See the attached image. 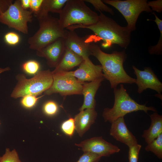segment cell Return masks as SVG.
Returning <instances> with one entry per match:
<instances>
[{
  "label": "cell",
  "mask_w": 162,
  "mask_h": 162,
  "mask_svg": "<svg viewBox=\"0 0 162 162\" xmlns=\"http://www.w3.org/2000/svg\"><path fill=\"white\" fill-rule=\"evenodd\" d=\"M90 50L91 55L96 58L101 64L104 77L109 81L111 88H116L120 83H136V79L129 75L124 68L123 63L127 58L125 50L107 53L94 43L91 44Z\"/></svg>",
  "instance_id": "cell-1"
},
{
  "label": "cell",
  "mask_w": 162,
  "mask_h": 162,
  "mask_svg": "<svg viewBox=\"0 0 162 162\" xmlns=\"http://www.w3.org/2000/svg\"><path fill=\"white\" fill-rule=\"evenodd\" d=\"M99 12L98 20L93 24L75 25L66 29L74 31L79 28L89 29L103 41L101 46L103 47L108 48L113 44H116L126 49L130 42L131 32L126 26H120L112 19L107 16L100 11Z\"/></svg>",
  "instance_id": "cell-2"
},
{
  "label": "cell",
  "mask_w": 162,
  "mask_h": 162,
  "mask_svg": "<svg viewBox=\"0 0 162 162\" xmlns=\"http://www.w3.org/2000/svg\"><path fill=\"white\" fill-rule=\"evenodd\" d=\"M36 17L39 28L34 35L28 39L30 49L37 50L59 38H66L68 30L60 27L58 19L49 14L40 15Z\"/></svg>",
  "instance_id": "cell-3"
},
{
  "label": "cell",
  "mask_w": 162,
  "mask_h": 162,
  "mask_svg": "<svg viewBox=\"0 0 162 162\" xmlns=\"http://www.w3.org/2000/svg\"><path fill=\"white\" fill-rule=\"evenodd\" d=\"M59 15V25L63 29L75 25H92L99 17L83 0H68Z\"/></svg>",
  "instance_id": "cell-4"
},
{
  "label": "cell",
  "mask_w": 162,
  "mask_h": 162,
  "mask_svg": "<svg viewBox=\"0 0 162 162\" xmlns=\"http://www.w3.org/2000/svg\"><path fill=\"white\" fill-rule=\"evenodd\" d=\"M114 102L112 108H105L102 116L105 122L111 123L118 118L124 117L127 114L138 111H142L147 113L148 111L157 112L153 106H147L140 104L132 99L127 92L122 84L119 88H114Z\"/></svg>",
  "instance_id": "cell-5"
},
{
  "label": "cell",
  "mask_w": 162,
  "mask_h": 162,
  "mask_svg": "<svg viewBox=\"0 0 162 162\" xmlns=\"http://www.w3.org/2000/svg\"><path fill=\"white\" fill-rule=\"evenodd\" d=\"M16 78L18 82L11 94L14 98L31 95L37 96L48 89L53 82V74L50 70L39 71L34 76L27 79L23 74Z\"/></svg>",
  "instance_id": "cell-6"
},
{
  "label": "cell",
  "mask_w": 162,
  "mask_h": 162,
  "mask_svg": "<svg viewBox=\"0 0 162 162\" xmlns=\"http://www.w3.org/2000/svg\"><path fill=\"white\" fill-rule=\"evenodd\" d=\"M105 3L117 10L123 16L127 23L126 26L131 32L136 29V24L140 14L142 12L151 13L147 0H104Z\"/></svg>",
  "instance_id": "cell-7"
},
{
  "label": "cell",
  "mask_w": 162,
  "mask_h": 162,
  "mask_svg": "<svg viewBox=\"0 0 162 162\" xmlns=\"http://www.w3.org/2000/svg\"><path fill=\"white\" fill-rule=\"evenodd\" d=\"M32 14L30 10L22 7L20 0H16L10 5L4 13L0 15V22L9 28L27 34L28 33L27 24L32 22Z\"/></svg>",
  "instance_id": "cell-8"
},
{
  "label": "cell",
  "mask_w": 162,
  "mask_h": 162,
  "mask_svg": "<svg viewBox=\"0 0 162 162\" xmlns=\"http://www.w3.org/2000/svg\"><path fill=\"white\" fill-rule=\"evenodd\" d=\"M53 74V82L45 95L59 93L62 96L82 94V84L75 77L72 71H61Z\"/></svg>",
  "instance_id": "cell-9"
},
{
  "label": "cell",
  "mask_w": 162,
  "mask_h": 162,
  "mask_svg": "<svg viewBox=\"0 0 162 162\" xmlns=\"http://www.w3.org/2000/svg\"><path fill=\"white\" fill-rule=\"evenodd\" d=\"M75 145L80 148L83 152H90L101 157L109 156L120 150L117 146L107 142L101 136L86 139Z\"/></svg>",
  "instance_id": "cell-10"
},
{
  "label": "cell",
  "mask_w": 162,
  "mask_h": 162,
  "mask_svg": "<svg viewBox=\"0 0 162 162\" xmlns=\"http://www.w3.org/2000/svg\"><path fill=\"white\" fill-rule=\"evenodd\" d=\"M134 73L136 77V84L138 88L137 92L140 94L148 88L156 91L158 95H162V83L149 67H145L144 70H141L135 66H132Z\"/></svg>",
  "instance_id": "cell-11"
},
{
  "label": "cell",
  "mask_w": 162,
  "mask_h": 162,
  "mask_svg": "<svg viewBox=\"0 0 162 162\" xmlns=\"http://www.w3.org/2000/svg\"><path fill=\"white\" fill-rule=\"evenodd\" d=\"M93 36L86 35L81 37L74 30H68L67 35L64 39L66 47L82 57L84 60L89 58L91 55L90 46L94 40Z\"/></svg>",
  "instance_id": "cell-12"
},
{
  "label": "cell",
  "mask_w": 162,
  "mask_h": 162,
  "mask_svg": "<svg viewBox=\"0 0 162 162\" xmlns=\"http://www.w3.org/2000/svg\"><path fill=\"white\" fill-rule=\"evenodd\" d=\"M66 48L64 38H60L37 50L36 54L45 58L49 67L55 68L62 59Z\"/></svg>",
  "instance_id": "cell-13"
},
{
  "label": "cell",
  "mask_w": 162,
  "mask_h": 162,
  "mask_svg": "<svg viewBox=\"0 0 162 162\" xmlns=\"http://www.w3.org/2000/svg\"><path fill=\"white\" fill-rule=\"evenodd\" d=\"M72 72L74 76L82 83L104 77L101 65L94 64L89 58L84 60L79 68Z\"/></svg>",
  "instance_id": "cell-14"
},
{
  "label": "cell",
  "mask_w": 162,
  "mask_h": 162,
  "mask_svg": "<svg viewBox=\"0 0 162 162\" xmlns=\"http://www.w3.org/2000/svg\"><path fill=\"white\" fill-rule=\"evenodd\" d=\"M111 123L110 134L115 139L128 147L138 144L136 138L127 128L124 117L119 118Z\"/></svg>",
  "instance_id": "cell-15"
},
{
  "label": "cell",
  "mask_w": 162,
  "mask_h": 162,
  "mask_svg": "<svg viewBox=\"0 0 162 162\" xmlns=\"http://www.w3.org/2000/svg\"><path fill=\"white\" fill-rule=\"evenodd\" d=\"M98 114L94 109H87L80 111L74 118L75 130L80 137L90 129L95 122Z\"/></svg>",
  "instance_id": "cell-16"
},
{
  "label": "cell",
  "mask_w": 162,
  "mask_h": 162,
  "mask_svg": "<svg viewBox=\"0 0 162 162\" xmlns=\"http://www.w3.org/2000/svg\"><path fill=\"white\" fill-rule=\"evenodd\" d=\"M104 79V78L103 77L89 83H83L82 94L84 96V101L82 105L79 109L80 111L87 109H95L96 101L95 97L101 83Z\"/></svg>",
  "instance_id": "cell-17"
},
{
  "label": "cell",
  "mask_w": 162,
  "mask_h": 162,
  "mask_svg": "<svg viewBox=\"0 0 162 162\" xmlns=\"http://www.w3.org/2000/svg\"><path fill=\"white\" fill-rule=\"evenodd\" d=\"M83 60L82 57L66 48L62 59L54 70L52 71V73L68 71L74 67L79 66Z\"/></svg>",
  "instance_id": "cell-18"
},
{
  "label": "cell",
  "mask_w": 162,
  "mask_h": 162,
  "mask_svg": "<svg viewBox=\"0 0 162 162\" xmlns=\"http://www.w3.org/2000/svg\"><path fill=\"white\" fill-rule=\"evenodd\" d=\"M150 116L151 121L150 125L148 129L144 131L142 136L147 144L162 133V116L155 112Z\"/></svg>",
  "instance_id": "cell-19"
},
{
  "label": "cell",
  "mask_w": 162,
  "mask_h": 162,
  "mask_svg": "<svg viewBox=\"0 0 162 162\" xmlns=\"http://www.w3.org/2000/svg\"><path fill=\"white\" fill-rule=\"evenodd\" d=\"M67 0H43L40 10L38 13L48 14L51 12L59 14Z\"/></svg>",
  "instance_id": "cell-20"
},
{
  "label": "cell",
  "mask_w": 162,
  "mask_h": 162,
  "mask_svg": "<svg viewBox=\"0 0 162 162\" xmlns=\"http://www.w3.org/2000/svg\"><path fill=\"white\" fill-rule=\"evenodd\" d=\"M152 13L155 16V19L153 21L158 26L160 32V35L157 44L155 45L148 47V52L150 55H160L162 53V20L157 16L154 12Z\"/></svg>",
  "instance_id": "cell-21"
},
{
  "label": "cell",
  "mask_w": 162,
  "mask_h": 162,
  "mask_svg": "<svg viewBox=\"0 0 162 162\" xmlns=\"http://www.w3.org/2000/svg\"><path fill=\"white\" fill-rule=\"evenodd\" d=\"M145 149L153 153L159 159L162 158V133L155 139L147 144Z\"/></svg>",
  "instance_id": "cell-22"
},
{
  "label": "cell",
  "mask_w": 162,
  "mask_h": 162,
  "mask_svg": "<svg viewBox=\"0 0 162 162\" xmlns=\"http://www.w3.org/2000/svg\"><path fill=\"white\" fill-rule=\"evenodd\" d=\"M40 65L37 61L30 60L24 63L22 65V68L26 73L30 75H35L39 71Z\"/></svg>",
  "instance_id": "cell-23"
},
{
  "label": "cell",
  "mask_w": 162,
  "mask_h": 162,
  "mask_svg": "<svg viewBox=\"0 0 162 162\" xmlns=\"http://www.w3.org/2000/svg\"><path fill=\"white\" fill-rule=\"evenodd\" d=\"M61 127L62 131L64 134L71 137L75 130L74 118L70 117L64 121L62 123Z\"/></svg>",
  "instance_id": "cell-24"
},
{
  "label": "cell",
  "mask_w": 162,
  "mask_h": 162,
  "mask_svg": "<svg viewBox=\"0 0 162 162\" xmlns=\"http://www.w3.org/2000/svg\"><path fill=\"white\" fill-rule=\"evenodd\" d=\"M0 162H22L19 159L17 152L15 149L10 151L6 149L5 153L0 157Z\"/></svg>",
  "instance_id": "cell-25"
},
{
  "label": "cell",
  "mask_w": 162,
  "mask_h": 162,
  "mask_svg": "<svg viewBox=\"0 0 162 162\" xmlns=\"http://www.w3.org/2000/svg\"><path fill=\"white\" fill-rule=\"evenodd\" d=\"M84 2L91 4L95 9L99 12L104 11L113 15L114 12L112 9L106 5L100 0H85Z\"/></svg>",
  "instance_id": "cell-26"
},
{
  "label": "cell",
  "mask_w": 162,
  "mask_h": 162,
  "mask_svg": "<svg viewBox=\"0 0 162 162\" xmlns=\"http://www.w3.org/2000/svg\"><path fill=\"white\" fill-rule=\"evenodd\" d=\"M43 96L37 97L33 95H27L22 97L21 103L24 107L30 108L34 106L38 99Z\"/></svg>",
  "instance_id": "cell-27"
},
{
  "label": "cell",
  "mask_w": 162,
  "mask_h": 162,
  "mask_svg": "<svg viewBox=\"0 0 162 162\" xmlns=\"http://www.w3.org/2000/svg\"><path fill=\"white\" fill-rule=\"evenodd\" d=\"M141 147L140 145L137 144L128 147L129 162H138L139 152Z\"/></svg>",
  "instance_id": "cell-28"
},
{
  "label": "cell",
  "mask_w": 162,
  "mask_h": 162,
  "mask_svg": "<svg viewBox=\"0 0 162 162\" xmlns=\"http://www.w3.org/2000/svg\"><path fill=\"white\" fill-rule=\"evenodd\" d=\"M44 113L47 115L52 116L58 112V106L57 104L52 101H49L44 104L43 107Z\"/></svg>",
  "instance_id": "cell-29"
},
{
  "label": "cell",
  "mask_w": 162,
  "mask_h": 162,
  "mask_svg": "<svg viewBox=\"0 0 162 162\" xmlns=\"http://www.w3.org/2000/svg\"><path fill=\"white\" fill-rule=\"evenodd\" d=\"M101 157L95 154L85 152L76 162H98Z\"/></svg>",
  "instance_id": "cell-30"
},
{
  "label": "cell",
  "mask_w": 162,
  "mask_h": 162,
  "mask_svg": "<svg viewBox=\"0 0 162 162\" xmlns=\"http://www.w3.org/2000/svg\"><path fill=\"white\" fill-rule=\"evenodd\" d=\"M4 39L6 43L8 44L13 46L16 45L19 43L20 37L16 33L10 32L5 35Z\"/></svg>",
  "instance_id": "cell-31"
},
{
  "label": "cell",
  "mask_w": 162,
  "mask_h": 162,
  "mask_svg": "<svg viewBox=\"0 0 162 162\" xmlns=\"http://www.w3.org/2000/svg\"><path fill=\"white\" fill-rule=\"evenodd\" d=\"M43 0H30V11L35 16L40 10Z\"/></svg>",
  "instance_id": "cell-32"
},
{
  "label": "cell",
  "mask_w": 162,
  "mask_h": 162,
  "mask_svg": "<svg viewBox=\"0 0 162 162\" xmlns=\"http://www.w3.org/2000/svg\"><path fill=\"white\" fill-rule=\"evenodd\" d=\"M148 4L152 11L160 13L162 11V0H157L148 2Z\"/></svg>",
  "instance_id": "cell-33"
},
{
  "label": "cell",
  "mask_w": 162,
  "mask_h": 162,
  "mask_svg": "<svg viewBox=\"0 0 162 162\" xmlns=\"http://www.w3.org/2000/svg\"><path fill=\"white\" fill-rule=\"evenodd\" d=\"M11 0H0V15L4 13L12 3Z\"/></svg>",
  "instance_id": "cell-34"
},
{
  "label": "cell",
  "mask_w": 162,
  "mask_h": 162,
  "mask_svg": "<svg viewBox=\"0 0 162 162\" xmlns=\"http://www.w3.org/2000/svg\"><path fill=\"white\" fill-rule=\"evenodd\" d=\"M22 7L24 9L27 10L30 8V0H20Z\"/></svg>",
  "instance_id": "cell-35"
},
{
  "label": "cell",
  "mask_w": 162,
  "mask_h": 162,
  "mask_svg": "<svg viewBox=\"0 0 162 162\" xmlns=\"http://www.w3.org/2000/svg\"><path fill=\"white\" fill-rule=\"evenodd\" d=\"M10 70L9 67H7L4 68H0V74L5 71H9Z\"/></svg>",
  "instance_id": "cell-36"
},
{
  "label": "cell",
  "mask_w": 162,
  "mask_h": 162,
  "mask_svg": "<svg viewBox=\"0 0 162 162\" xmlns=\"http://www.w3.org/2000/svg\"></svg>",
  "instance_id": "cell-37"
}]
</instances>
